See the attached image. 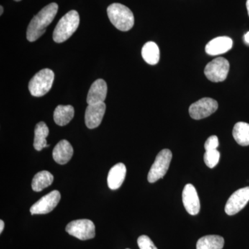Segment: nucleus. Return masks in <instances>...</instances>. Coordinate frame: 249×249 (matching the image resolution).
Returning a JSON list of instances; mask_svg holds the SVG:
<instances>
[{"mask_svg":"<svg viewBox=\"0 0 249 249\" xmlns=\"http://www.w3.org/2000/svg\"><path fill=\"white\" fill-rule=\"evenodd\" d=\"M106 106L105 103L88 105L85 111V124L89 129L98 127L102 122L106 113Z\"/></svg>","mask_w":249,"mask_h":249,"instance_id":"nucleus-12","label":"nucleus"},{"mask_svg":"<svg viewBox=\"0 0 249 249\" xmlns=\"http://www.w3.org/2000/svg\"></svg>","mask_w":249,"mask_h":249,"instance_id":"nucleus-31","label":"nucleus"},{"mask_svg":"<svg viewBox=\"0 0 249 249\" xmlns=\"http://www.w3.org/2000/svg\"><path fill=\"white\" fill-rule=\"evenodd\" d=\"M14 1H21V0H14Z\"/></svg>","mask_w":249,"mask_h":249,"instance_id":"nucleus-30","label":"nucleus"},{"mask_svg":"<svg viewBox=\"0 0 249 249\" xmlns=\"http://www.w3.org/2000/svg\"><path fill=\"white\" fill-rule=\"evenodd\" d=\"M224 240L219 235H211L201 237L196 242V249H222Z\"/></svg>","mask_w":249,"mask_h":249,"instance_id":"nucleus-21","label":"nucleus"},{"mask_svg":"<svg viewBox=\"0 0 249 249\" xmlns=\"http://www.w3.org/2000/svg\"><path fill=\"white\" fill-rule=\"evenodd\" d=\"M137 243H138L139 249H158L156 247L151 239L147 235L140 236L137 240Z\"/></svg>","mask_w":249,"mask_h":249,"instance_id":"nucleus-24","label":"nucleus"},{"mask_svg":"<svg viewBox=\"0 0 249 249\" xmlns=\"http://www.w3.org/2000/svg\"><path fill=\"white\" fill-rule=\"evenodd\" d=\"M218 146H219V140H218L217 136L215 135L210 137L204 144V148L206 151L217 150Z\"/></svg>","mask_w":249,"mask_h":249,"instance_id":"nucleus-25","label":"nucleus"},{"mask_svg":"<svg viewBox=\"0 0 249 249\" xmlns=\"http://www.w3.org/2000/svg\"><path fill=\"white\" fill-rule=\"evenodd\" d=\"M232 136L239 145H249V124L245 122L237 123L232 129Z\"/></svg>","mask_w":249,"mask_h":249,"instance_id":"nucleus-22","label":"nucleus"},{"mask_svg":"<svg viewBox=\"0 0 249 249\" xmlns=\"http://www.w3.org/2000/svg\"><path fill=\"white\" fill-rule=\"evenodd\" d=\"M74 116V108L71 106H58L53 113V119L59 126L68 124Z\"/></svg>","mask_w":249,"mask_h":249,"instance_id":"nucleus-17","label":"nucleus"},{"mask_svg":"<svg viewBox=\"0 0 249 249\" xmlns=\"http://www.w3.org/2000/svg\"><path fill=\"white\" fill-rule=\"evenodd\" d=\"M61 196L58 191H53L40 198L30 209L31 214H44L52 212L58 204Z\"/></svg>","mask_w":249,"mask_h":249,"instance_id":"nucleus-9","label":"nucleus"},{"mask_svg":"<svg viewBox=\"0 0 249 249\" xmlns=\"http://www.w3.org/2000/svg\"><path fill=\"white\" fill-rule=\"evenodd\" d=\"M107 83L103 79H98L93 82L88 92L87 103L88 105L104 103L107 96Z\"/></svg>","mask_w":249,"mask_h":249,"instance_id":"nucleus-13","label":"nucleus"},{"mask_svg":"<svg viewBox=\"0 0 249 249\" xmlns=\"http://www.w3.org/2000/svg\"><path fill=\"white\" fill-rule=\"evenodd\" d=\"M249 201V187L240 188L228 199L225 212L228 215H234L242 211Z\"/></svg>","mask_w":249,"mask_h":249,"instance_id":"nucleus-10","label":"nucleus"},{"mask_svg":"<svg viewBox=\"0 0 249 249\" xmlns=\"http://www.w3.org/2000/svg\"><path fill=\"white\" fill-rule=\"evenodd\" d=\"M245 41L246 43L249 44V31L245 35Z\"/></svg>","mask_w":249,"mask_h":249,"instance_id":"nucleus-27","label":"nucleus"},{"mask_svg":"<svg viewBox=\"0 0 249 249\" xmlns=\"http://www.w3.org/2000/svg\"><path fill=\"white\" fill-rule=\"evenodd\" d=\"M220 159V153L217 150L206 151L204 156L205 163L210 168H213L218 164Z\"/></svg>","mask_w":249,"mask_h":249,"instance_id":"nucleus-23","label":"nucleus"},{"mask_svg":"<svg viewBox=\"0 0 249 249\" xmlns=\"http://www.w3.org/2000/svg\"><path fill=\"white\" fill-rule=\"evenodd\" d=\"M80 24L79 14L74 10L70 11L60 19L53 31V39L57 43L68 40L78 29Z\"/></svg>","mask_w":249,"mask_h":249,"instance_id":"nucleus-3","label":"nucleus"},{"mask_svg":"<svg viewBox=\"0 0 249 249\" xmlns=\"http://www.w3.org/2000/svg\"><path fill=\"white\" fill-rule=\"evenodd\" d=\"M217 108V101L211 98H203L190 106L189 114L192 119L200 120L213 114Z\"/></svg>","mask_w":249,"mask_h":249,"instance_id":"nucleus-8","label":"nucleus"},{"mask_svg":"<svg viewBox=\"0 0 249 249\" xmlns=\"http://www.w3.org/2000/svg\"><path fill=\"white\" fill-rule=\"evenodd\" d=\"M58 11V5L56 3H51L33 18L27 31V38L29 42H35L45 34L47 27L53 22Z\"/></svg>","mask_w":249,"mask_h":249,"instance_id":"nucleus-1","label":"nucleus"},{"mask_svg":"<svg viewBox=\"0 0 249 249\" xmlns=\"http://www.w3.org/2000/svg\"><path fill=\"white\" fill-rule=\"evenodd\" d=\"M126 167L119 163L111 168L107 175V185L111 190H117L124 183L126 176Z\"/></svg>","mask_w":249,"mask_h":249,"instance_id":"nucleus-16","label":"nucleus"},{"mask_svg":"<svg viewBox=\"0 0 249 249\" xmlns=\"http://www.w3.org/2000/svg\"><path fill=\"white\" fill-rule=\"evenodd\" d=\"M172 158L173 155L168 149H163L157 155L147 175L149 182L155 183L165 176L169 168Z\"/></svg>","mask_w":249,"mask_h":249,"instance_id":"nucleus-5","label":"nucleus"},{"mask_svg":"<svg viewBox=\"0 0 249 249\" xmlns=\"http://www.w3.org/2000/svg\"><path fill=\"white\" fill-rule=\"evenodd\" d=\"M230 65L227 59L219 57L210 62L204 70V74L213 83H219L227 79Z\"/></svg>","mask_w":249,"mask_h":249,"instance_id":"nucleus-6","label":"nucleus"},{"mask_svg":"<svg viewBox=\"0 0 249 249\" xmlns=\"http://www.w3.org/2000/svg\"><path fill=\"white\" fill-rule=\"evenodd\" d=\"M107 16L111 24L121 31H127L133 27V13L127 6L119 3H114L108 6Z\"/></svg>","mask_w":249,"mask_h":249,"instance_id":"nucleus-2","label":"nucleus"},{"mask_svg":"<svg viewBox=\"0 0 249 249\" xmlns=\"http://www.w3.org/2000/svg\"><path fill=\"white\" fill-rule=\"evenodd\" d=\"M73 154V147L67 140H62L57 143L53 150V158L58 164L64 165L71 160Z\"/></svg>","mask_w":249,"mask_h":249,"instance_id":"nucleus-15","label":"nucleus"},{"mask_svg":"<svg viewBox=\"0 0 249 249\" xmlns=\"http://www.w3.org/2000/svg\"><path fill=\"white\" fill-rule=\"evenodd\" d=\"M232 47V40L227 36H221L210 41L206 46V53L210 55H217L227 53Z\"/></svg>","mask_w":249,"mask_h":249,"instance_id":"nucleus-14","label":"nucleus"},{"mask_svg":"<svg viewBox=\"0 0 249 249\" xmlns=\"http://www.w3.org/2000/svg\"><path fill=\"white\" fill-rule=\"evenodd\" d=\"M49 132V127L43 121H41L36 124L34 146L37 151H41L45 147L49 146L46 141V138L48 137Z\"/></svg>","mask_w":249,"mask_h":249,"instance_id":"nucleus-18","label":"nucleus"},{"mask_svg":"<svg viewBox=\"0 0 249 249\" xmlns=\"http://www.w3.org/2000/svg\"><path fill=\"white\" fill-rule=\"evenodd\" d=\"M183 206L191 215H196L200 211V201L196 188L191 183L185 186L182 193Z\"/></svg>","mask_w":249,"mask_h":249,"instance_id":"nucleus-11","label":"nucleus"},{"mask_svg":"<svg viewBox=\"0 0 249 249\" xmlns=\"http://www.w3.org/2000/svg\"><path fill=\"white\" fill-rule=\"evenodd\" d=\"M53 181V176L49 171H40L36 174L32 180L33 191L35 192H40L45 188H47L52 184Z\"/></svg>","mask_w":249,"mask_h":249,"instance_id":"nucleus-20","label":"nucleus"},{"mask_svg":"<svg viewBox=\"0 0 249 249\" xmlns=\"http://www.w3.org/2000/svg\"><path fill=\"white\" fill-rule=\"evenodd\" d=\"M3 12H4V9H3V6H0V15H2Z\"/></svg>","mask_w":249,"mask_h":249,"instance_id":"nucleus-29","label":"nucleus"},{"mask_svg":"<svg viewBox=\"0 0 249 249\" xmlns=\"http://www.w3.org/2000/svg\"><path fill=\"white\" fill-rule=\"evenodd\" d=\"M4 228V222L2 220H0V232H2Z\"/></svg>","mask_w":249,"mask_h":249,"instance_id":"nucleus-26","label":"nucleus"},{"mask_svg":"<svg viewBox=\"0 0 249 249\" xmlns=\"http://www.w3.org/2000/svg\"><path fill=\"white\" fill-rule=\"evenodd\" d=\"M66 231L80 240H88L95 237V225L89 219H78L69 223Z\"/></svg>","mask_w":249,"mask_h":249,"instance_id":"nucleus-7","label":"nucleus"},{"mask_svg":"<svg viewBox=\"0 0 249 249\" xmlns=\"http://www.w3.org/2000/svg\"><path fill=\"white\" fill-rule=\"evenodd\" d=\"M54 73L49 69H44L37 72L31 78L29 83L31 94L36 97H41L49 92L53 85Z\"/></svg>","mask_w":249,"mask_h":249,"instance_id":"nucleus-4","label":"nucleus"},{"mask_svg":"<svg viewBox=\"0 0 249 249\" xmlns=\"http://www.w3.org/2000/svg\"><path fill=\"white\" fill-rule=\"evenodd\" d=\"M247 11H248V14L249 16V0H247Z\"/></svg>","mask_w":249,"mask_h":249,"instance_id":"nucleus-28","label":"nucleus"},{"mask_svg":"<svg viewBox=\"0 0 249 249\" xmlns=\"http://www.w3.org/2000/svg\"><path fill=\"white\" fill-rule=\"evenodd\" d=\"M142 58L150 65H155L160 61V48L154 42H147L142 47Z\"/></svg>","mask_w":249,"mask_h":249,"instance_id":"nucleus-19","label":"nucleus"}]
</instances>
